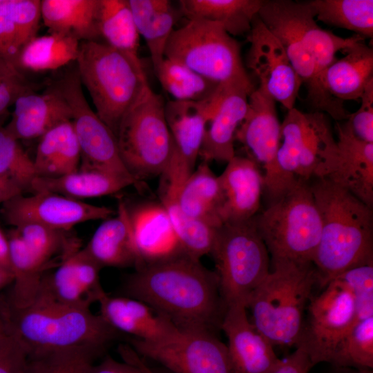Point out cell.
I'll list each match as a JSON object with an SVG mask.
<instances>
[{
  "mask_svg": "<svg viewBox=\"0 0 373 373\" xmlns=\"http://www.w3.org/2000/svg\"><path fill=\"white\" fill-rule=\"evenodd\" d=\"M122 290L180 329L213 331L225 309L216 271L186 254L137 268Z\"/></svg>",
  "mask_w": 373,
  "mask_h": 373,
  "instance_id": "cell-1",
  "label": "cell"
},
{
  "mask_svg": "<svg viewBox=\"0 0 373 373\" xmlns=\"http://www.w3.org/2000/svg\"><path fill=\"white\" fill-rule=\"evenodd\" d=\"M258 15L282 44L296 73L307 90L308 99L315 111L326 113L337 121L349 113L343 102L324 89L321 73L354 43L321 28L307 2L290 0L263 1Z\"/></svg>",
  "mask_w": 373,
  "mask_h": 373,
  "instance_id": "cell-2",
  "label": "cell"
},
{
  "mask_svg": "<svg viewBox=\"0 0 373 373\" xmlns=\"http://www.w3.org/2000/svg\"><path fill=\"white\" fill-rule=\"evenodd\" d=\"M310 186L321 218L312 262L323 287L347 270L373 264L372 207L327 178Z\"/></svg>",
  "mask_w": 373,
  "mask_h": 373,
  "instance_id": "cell-3",
  "label": "cell"
},
{
  "mask_svg": "<svg viewBox=\"0 0 373 373\" xmlns=\"http://www.w3.org/2000/svg\"><path fill=\"white\" fill-rule=\"evenodd\" d=\"M9 309L1 313L6 329L27 351L87 346L102 352L119 335L89 307L61 303L41 290L28 307Z\"/></svg>",
  "mask_w": 373,
  "mask_h": 373,
  "instance_id": "cell-4",
  "label": "cell"
},
{
  "mask_svg": "<svg viewBox=\"0 0 373 373\" xmlns=\"http://www.w3.org/2000/svg\"><path fill=\"white\" fill-rule=\"evenodd\" d=\"M273 269L249 298L255 328L274 345H295L318 274L312 262L272 261Z\"/></svg>",
  "mask_w": 373,
  "mask_h": 373,
  "instance_id": "cell-5",
  "label": "cell"
},
{
  "mask_svg": "<svg viewBox=\"0 0 373 373\" xmlns=\"http://www.w3.org/2000/svg\"><path fill=\"white\" fill-rule=\"evenodd\" d=\"M76 62L95 112L116 136L122 117L149 84L140 58L104 42L85 41L80 42Z\"/></svg>",
  "mask_w": 373,
  "mask_h": 373,
  "instance_id": "cell-6",
  "label": "cell"
},
{
  "mask_svg": "<svg viewBox=\"0 0 373 373\" xmlns=\"http://www.w3.org/2000/svg\"><path fill=\"white\" fill-rule=\"evenodd\" d=\"M281 140L276 160V200L299 180L327 178L338 151L329 120L318 111L288 110L281 124Z\"/></svg>",
  "mask_w": 373,
  "mask_h": 373,
  "instance_id": "cell-7",
  "label": "cell"
},
{
  "mask_svg": "<svg viewBox=\"0 0 373 373\" xmlns=\"http://www.w3.org/2000/svg\"><path fill=\"white\" fill-rule=\"evenodd\" d=\"M254 220L271 261L312 262L321 218L307 182L299 180Z\"/></svg>",
  "mask_w": 373,
  "mask_h": 373,
  "instance_id": "cell-8",
  "label": "cell"
},
{
  "mask_svg": "<svg viewBox=\"0 0 373 373\" xmlns=\"http://www.w3.org/2000/svg\"><path fill=\"white\" fill-rule=\"evenodd\" d=\"M162 96L149 84L126 112L116 137L122 160L138 182L161 175L173 150V140Z\"/></svg>",
  "mask_w": 373,
  "mask_h": 373,
  "instance_id": "cell-9",
  "label": "cell"
},
{
  "mask_svg": "<svg viewBox=\"0 0 373 373\" xmlns=\"http://www.w3.org/2000/svg\"><path fill=\"white\" fill-rule=\"evenodd\" d=\"M164 57L178 61L220 85L254 87L242 60L239 43L217 23L187 20L173 31Z\"/></svg>",
  "mask_w": 373,
  "mask_h": 373,
  "instance_id": "cell-10",
  "label": "cell"
},
{
  "mask_svg": "<svg viewBox=\"0 0 373 373\" xmlns=\"http://www.w3.org/2000/svg\"><path fill=\"white\" fill-rule=\"evenodd\" d=\"M213 255L225 307L235 303L245 305L269 273V256L254 218L223 223L217 231Z\"/></svg>",
  "mask_w": 373,
  "mask_h": 373,
  "instance_id": "cell-11",
  "label": "cell"
},
{
  "mask_svg": "<svg viewBox=\"0 0 373 373\" xmlns=\"http://www.w3.org/2000/svg\"><path fill=\"white\" fill-rule=\"evenodd\" d=\"M323 288L318 296H312L295 344L308 355L314 366L321 362L330 363L339 343L359 320L354 294L341 276Z\"/></svg>",
  "mask_w": 373,
  "mask_h": 373,
  "instance_id": "cell-12",
  "label": "cell"
},
{
  "mask_svg": "<svg viewBox=\"0 0 373 373\" xmlns=\"http://www.w3.org/2000/svg\"><path fill=\"white\" fill-rule=\"evenodd\" d=\"M222 93L220 85L209 98L198 102L171 100L165 104V115L173 140V150L161 175L160 193L175 197L194 171L207 124Z\"/></svg>",
  "mask_w": 373,
  "mask_h": 373,
  "instance_id": "cell-13",
  "label": "cell"
},
{
  "mask_svg": "<svg viewBox=\"0 0 373 373\" xmlns=\"http://www.w3.org/2000/svg\"><path fill=\"white\" fill-rule=\"evenodd\" d=\"M56 86L73 112L72 122L80 149L79 171H99L135 180L122 160L115 133L86 101L77 70L66 74Z\"/></svg>",
  "mask_w": 373,
  "mask_h": 373,
  "instance_id": "cell-14",
  "label": "cell"
},
{
  "mask_svg": "<svg viewBox=\"0 0 373 373\" xmlns=\"http://www.w3.org/2000/svg\"><path fill=\"white\" fill-rule=\"evenodd\" d=\"M131 342L140 356L155 361L173 373H232L227 345L213 331L180 329L161 343L136 338Z\"/></svg>",
  "mask_w": 373,
  "mask_h": 373,
  "instance_id": "cell-15",
  "label": "cell"
},
{
  "mask_svg": "<svg viewBox=\"0 0 373 373\" xmlns=\"http://www.w3.org/2000/svg\"><path fill=\"white\" fill-rule=\"evenodd\" d=\"M236 140L242 144L249 157L263 169V192L271 204L276 198V160L281 141V124L276 102L259 86L249 95L247 111Z\"/></svg>",
  "mask_w": 373,
  "mask_h": 373,
  "instance_id": "cell-16",
  "label": "cell"
},
{
  "mask_svg": "<svg viewBox=\"0 0 373 373\" xmlns=\"http://www.w3.org/2000/svg\"><path fill=\"white\" fill-rule=\"evenodd\" d=\"M247 37L250 44L247 66L258 77L259 87L287 111L294 108L303 82L279 39L258 15Z\"/></svg>",
  "mask_w": 373,
  "mask_h": 373,
  "instance_id": "cell-17",
  "label": "cell"
},
{
  "mask_svg": "<svg viewBox=\"0 0 373 373\" xmlns=\"http://www.w3.org/2000/svg\"><path fill=\"white\" fill-rule=\"evenodd\" d=\"M1 213L15 227L37 223L52 229L69 231L78 223L106 220L114 214L109 207L97 206L49 192L30 196L19 194L2 204Z\"/></svg>",
  "mask_w": 373,
  "mask_h": 373,
  "instance_id": "cell-18",
  "label": "cell"
},
{
  "mask_svg": "<svg viewBox=\"0 0 373 373\" xmlns=\"http://www.w3.org/2000/svg\"><path fill=\"white\" fill-rule=\"evenodd\" d=\"M220 327L228 340L232 373H267L280 361L274 346L251 323L244 303L227 305Z\"/></svg>",
  "mask_w": 373,
  "mask_h": 373,
  "instance_id": "cell-19",
  "label": "cell"
},
{
  "mask_svg": "<svg viewBox=\"0 0 373 373\" xmlns=\"http://www.w3.org/2000/svg\"><path fill=\"white\" fill-rule=\"evenodd\" d=\"M338 151L327 179L364 203L373 204V143L358 139L349 124L336 125Z\"/></svg>",
  "mask_w": 373,
  "mask_h": 373,
  "instance_id": "cell-20",
  "label": "cell"
},
{
  "mask_svg": "<svg viewBox=\"0 0 373 373\" xmlns=\"http://www.w3.org/2000/svg\"><path fill=\"white\" fill-rule=\"evenodd\" d=\"M254 87L222 85L218 104L207 124L199 156L203 161L228 162L235 155L236 131L245 117Z\"/></svg>",
  "mask_w": 373,
  "mask_h": 373,
  "instance_id": "cell-21",
  "label": "cell"
},
{
  "mask_svg": "<svg viewBox=\"0 0 373 373\" xmlns=\"http://www.w3.org/2000/svg\"><path fill=\"white\" fill-rule=\"evenodd\" d=\"M127 210L140 261L138 267L185 254L161 202H144Z\"/></svg>",
  "mask_w": 373,
  "mask_h": 373,
  "instance_id": "cell-22",
  "label": "cell"
},
{
  "mask_svg": "<svg viewBox=\"0 0 373 373\" xmlns=\"http://www.w3.org/2000/svg\"><path fill=\"white\" fill-rule=\"evenodd\" d=\"M218 176L223 223L249 220L258 212L264 189L258 165L249 157L235 155Z\"/></svg>",
  "mask_w": 373,
  "mask_h": 373,
  "instance_id": "cell-23",
  "label": "cell"
},
{
  "mask_svg": "<svg viewBox=\"0 0 373 373\" xmlns=\"http://www.w3.org/2000/svg\"><path fill=\"white\" fill-rule=\"evenodd\" d=\"M100 315L118 332L148 343L168 340L180 330L165 317L141 300L127 296H111L103 290L97 297Z\"/></svg>",
  "mask_w": 373,
  "mask_h": 373,
  "instance_id": "cell-24",
  "label": "cell"
},
{
  "mask_svg": "<svg viewBox=\"0 0 373 373\" xmlns=\"http://www.w3.org/2000/svg\"><path fill=\"white\" fill-rule=\"evenodd\" d=\"M14 106L5 128L18 140L41 137L54 126L73 118L70 105L56 85L42 93L24 94Z\"/></svg>",
  "mask_w": 373,
  "mask_h": 373,
  "instance_id": "cell-25",
  "label": "cell"
},
{
  "mask_svg": "<svg viewBox=\"0 0 373 373\" xmlns=\"http://www.w3.org/2000/svg\"><path fill=\"white\" fill-rule=\"evenodd\" d=\"M84 250L102 268L140 265L127 206L123 201L118 202L117 215L104 220Z\"/></svg>",
  "mask_w": 373,
  "mask_h": 373,
  "instance_id": "cell-26",
  "label": "cell"
},
{
  "mask_svg": "<svg viewBox=\"0 0 373 373\" xmlns=\"http://www.w3.org/2000/svg\"><path fill=\"white\" fill-rule=\"evenodd\" d=\"M321 74L320 80L328 94L340 102L360 99L365 86L373 79V50L363 41L344 51Z\"/></svg>",
  "mask_w": 373,
  "mask_h": 373,
  "instance_id": "cell-27",
  "label": "cell"
},
{
  "mask_svg": "<svg viewBox=\"0 0 373 373\" xmlns=\"http://www.w3.org/2000/svg\"><path fill=\"white\" fill-rule=\"evenodd\" d=\"M99 0H42L41 15L50 32L78 41H97Z\"/></svg>",
  "mask_w": 373,
  "mask_h": 373,
  "instance_id": "cell-28",
  "label": "cell"
},
{
  "mask_svg": "<svg viewBox=\"0 0 373 373\" xmlns=\"http://www.w3.org/2000/svg\"><path fill=\"white\" fill-rule=\"evenodd\" d=\"M33 162L37 177H59L78 171L80 149L72 120L54 126L40 137Z\"/></svg>",
  "mask_w": 373,
  "mask_h": 373,
  "instance_id": "cell-29",
  "label": "cell"
},
{
  "mask_svg": "<svg viewBox=\"0 0 373 373\" xmlns=\"http://www.w3.org/2000/svg\"><path fill=\"white\" fill-rule=\"evenodd\" d=\"M176 200L188 216L218 228L221 218L222 195L218 176L203 161L179 190Z\"/></svg>",
  "mask_w": 373,
  "mask_h": 373,
  "instance_id": "cell-30",
  "label": "cell"
},
{
  "mask_svg": "<svg viewBox=\"0 0 373 373\" xmlns=\"http://www.w3.org/2000/svg\"><path fill=\"white\" fill-rule=\"evenodd\" d=\"M137 183L132 179L106 173L78 170L59 177H36L31 184V192L54 193L78 200L113 194Z\"/></svg>",
  "mask_w": 373,
  "mask_h": 373,
  "instance_id": "cell-31",
  "label": "cell"
},
{
  "mask_svg": "<svg viewBox=\"0 0 373 373\" xmlns=\"http://www.w3.org/2000/svg\"><path fill=\"white\" fill-rule=\"evenodd\" d=\"M262 0H181V13L189 19L215 22L232 37L247 35Z\"/></svg>",
  "mask_w": 373,
  "mask_h": 373,
  "instance_id": "cell-32",
  "label": "cell"
},
{
  "mask_svg": "<svg viewBox=\"0 0 373 373\" xmlns=\"http://www.w3.org/2000/svg\"><path fill=\"white\" fill-rule=\"evenodd\" d=\"M140 35L149 50L154 71L164 59L165 49L174 30L176 12L168 0H128Z\"/></svg>",
  "mask_w": 373,
  "mask_h": 373,
  "instance_id": "cell-33",
  "label": "cell"
},
{
  "mask_svg": "<svg viewBox=\"0 0 373 373\" xmlns=\"http://www.w3.org/2000/svg\"><path fill=\"white\" fill-rule=\"evenodd\" d=\"M79 45L77 39L62 33L36 35L21 48L15 63L22 71L55 70L76 61Z\"/></svg>",
  "mask_w": 373,
  "mask_h": 373,
  "instance_id": "cell-34",
  "label": "cell"
},
{
  "mask_svg": "<svg viewBox=\"0 0 373 373\" xmlns=\"http://www.w3.org/2000/svg\"><path fill=\"white\" fill-rule=\"evenodd\" d=\"M7 237L13 276L10 308L22 309L35 300L44 271L50 265L36 257L15 229H12Z\"/></svg>",
  "mask_w": 373,
  "mask_h": 373,
  "instance_id": "cell-35",
  "label": "cell"
},
{
  "mask_svg": "<svg viewBox=\"0 0 373 373\" xmlns=\"http://www.w3.org/2000/svg\"><path fill=\"white\" fill-rule=\"evenodd\" d=\"M40 19L37 8L27 1L2 0L0 3V57L15 62L24 45L37 35Z\"/></svg>",
  "mask_w": 373,
  "mask_h": 373,
  "instance_id": "cell-36",
  "label": "cell"
},
{
  "mask_svg": "<svg viewBox=\"0 0 373 373\" xmlns=\"http://www.w3.org/2000/svg\"><path fill=\"white\" fill-rule=\"evenodd\" d=\"M99 37L119 51L138 55V33L128 0H99Z\"/></svg>",
  "mask_w": 373,
  "mask_h": 373,
  "instance_id": "cell-37",
  "label": "cell"
},
{
  "mask_svg": "<svg viewBox=\"0 0 373 373\" xmlns=\"http://www.w3.org/2000/svg\"><path fill=\"white\" fill-rule=\"evenodd\" d=\"M308 3L319 21L363 37H372V0H313Z\"/></svg>",
  "mask_w": 373,
  "mask_h": 373,
  "instance_id": "cell-38",
  "label": "cell"
},
{
  "mask_svg": "<svg viewBox=\"0 0 373 373\" xmlns=\"http://www.w3.org/2000/svg\"><path fill=\"white\" fill-rule=\"evenodd\" d=\"M155 73L164 90L175 101L207 99L216 93L220 86L182 63L166 57Z\"/></svg>",
  "mask_w": 373,
  "mask_h": 373,
  "instance_id": "cell-39",
  "label": "cell"
},
{
  "mask_svg": "<svg viewBox=\"0 0 373 373\" xmlns=\"http://www.w3.org/2000/svg\"><path fill=\"white\" fill-rule=\"evenodd\" d=\"M160 202L168 213L184 254L197 260L211 254L219 227L186 214L175 197L160 194Z\"/></svg>",
  "mask_w": 373,
  "mask_h": 373,
  "instance_id": "cell-40",
  "label": "cell"
},
{
  "mask_svg": "<svg viewBox=\"0 0 373 373\" xmlns=\"http://www.w3.org/2000/svg\"><path fill=\"white\" fill-rule=\"evenodd\" d=\"M99 353L87 346L30 350L25 373H90Z\"/></svg>",
  "mask_w": 373,
  "mask_h": 373,
  "instance_id": "cell-41",
  "label": "cell"
},
{
  "mask_svg": "<svg viewBox=\"0 0 373 373\" xmlns=\"http://www.w3.org/2000/svg\"><path fill=\"white\" fill-rule=\"evenodd\" d=\"M330 364L337 367L373 368V316L358 320L339 343Z\"/></svg>",
  "mask_w": 373,
  "mask_h": 373,
  "instance_id": "cell-42",
  "label": "cell"
},
{
  "mask_svg": "<svg viewBox=\"0 0 373 373\" xmlns=\"http://www.w3.org/2000/svg\"><path fill=\"white\" fill-rule=\"evenodd\" d=\"M15 229L30 250L41 262L52 265L58 254L66 257L79 249L75 239L67 237L66 232L37 223H25Z\"/></svg>",
  "mask_w": 373,
  "mask_h": 373,
  "instance_id": "cell-43",
  "label": "cell"
},
{
  "mask_svg": "<svg viewBox=\"0 0 373 373\" xmlns=\"http://www.w3.org/2000/svg\"><path fill=\"white\" fill-rule=\"evenodd\" d=\"M0 175L5 177L23 192L31 191V184L37 177L33 160L15 138L0 124Z\"/></svg>",
  "mask_w": 373,
  "mask_h": 373,
  "instance_id": "cell-44",
  "label": "cell"
},
{
  "mask_svg": "<svg viewBox=\"0 0 373 373\" xmlns=\"http://www.w3.org/2000/svg\"><path fill=\"white\" fill-rule=\"evenodd\" d=\"M33 92L23 71L11 60L0 57V120L21 95Z\"/></svg>",
  "mask_w": 373,
  "mask_h": 373,
  "instance_id": "cell-45",
  "label": "cell"
},
{
  "mask_svg": "<svg viewBox=\"0 0 373 373\" xmlns=\"http://www.w3.org/2000/svg\"><path fill=\"white\" fill-rule=\"evenodd\" d=\"M339 276L354 294L359 320L373 316V264L352 268Z\"/></svg>",
  "mask_w": 373,
  "mask_h": 373,
  "instance_id": "cell-46",
  "label": "cell"
},
{
  "mask_svg": "<svg viewBox=\"0 0 373 373\" xmlns=\"http://www.w3.org/2000/svg\"><path fill=\"white\" fill-rule=\"evenodd\" d=\"M361 104L346 119L354 134L361 140L373 143V79L365 87Z\"/></svg>",
  "mask_w": 373,
  "mask_h": 373,
  "instance_id": "cell-47",
  "label": "cell"
},
{
  "mask_svg": "<svg viewBox=\"0 0 373 373\" xmlns=\"http://www.w3.org/2000/svg\"><path fill=\"white\" fill-rule=\"evenodd\" d=\"M28 351L7 331L0 335V373H25Z\"/></svg>",
  "mask_w": 373,
  "mask_h": 373,
  "instance_id": "cell-48",
  "label": "cell"
},
{
  "mask_svg": "<svg viewBox=\"0 0 373 373\" xmlns=\"http://www.w3.org/2000/svg\"><path fill=\"white\" fill-rule=\"evenodd\" d=\"M313 367L308 355L301 349L296 348L287 357L280 359L267 373H309Z\"/></svg>",
  "mask_w": 373,
  "mask_h": 373,
  "instance_id": "cell-49",
  "label": "cell"
},
{
  "mask_svg": "<svg viewBox=\"0 0 373 373\" xmlns=\"http://www.w3.org/2000/svg\"><path fill=\"white\" fill-rule=\"evenodd\" d=\"M90 373H145L139 367L124 361L119 362L107 356L97 365H93Z\"/></svg>",
  "mask_w": 373,
  "mask_h": 373,
  "instance_id": "cell-50",
  "label": "cell"
},
{
  "mask_svg": "<svg viewBox=\"0 0 373 373\" xmlns=\"http://www.w3.org/2000/svg\"><path fill=\"white\" fill-rule=\"evenodd\" d=\"M119 352L124 361L135 364L145 373H156L146 365L131 347L121 346L119 347Z\"/></svg>",
  "mask_w": 373,
  "mask_h": 373,
  "instance_id": "cell-51",
  "label": "cell"
},
{
  "mask_svg": "<svg viewBox=\"0 0 373 373\" xmlns=\"http://www.w3.org/2000/svg\"><path fill=\"white\" fill-rule=\"evenodd\" d=\"M0 268L12 274L8 237L0 228Z\"/></svg>",
  "mask_w": 373,
  "mask_h": 373,
  "instance_id": "cell-52",
  "label": "cell"
},
{
  "mask_svg": "<svg viewBox=\"0 0 373 373\" xmlns=\"http://www.w3.org/2000/svg\"><path fill=\"white\" fill-rule=\"evenodd\" d=\"M23 193L22 189L12 182H0V204Z\"/></svg>",
  "mask_w": 373,
  "mask_h": 373,
  "instance_id": "cell-53",
  "label": "cell"
},
{
  "mask_svg": "<svg viewBox=\"0 0 373 373\" xmlns=\"http://www.w3.org/2000/svg\"><path fill=\"white\" fill-rule=\"evenodd\" d=\"M332 366L333 368L327 373H373V371L371 369Z\"/></svg>",
  "mask_w": 373,
  "mask_h": 373,
  "instance_id": "cell-54",
  "label": "cell"
},
{
  "mask_svg": "<svg viewBox=\"0 0 373 373\" xmlns=\"http://www.w3.org/2000/svg\"><path fill=\"white\" fill-rule=\"evenodd\" d=\"M13 281L12 274L0 268V290Z\"/></svg>",
  "mask_w": 373,
  "mask_h": 373,
  "instance_id": "cell-55",
  "label": "cell"
},
{
  "mask_svg": "<svg viewBox=\"0 0 373 373\" xmlns=\"http://www.w3.org/2000/svg\"><path fill=\"white\" fill-rule=\"evenodd\" d=\"M5 332H6V329L3 316H2L1 309H0V335L4 334Z\"/></svg>",
  "mask_w": 373,
  "mask_h": 373,
  "instance_id": "cell-56",
  "label": "cell"
}]
</instances>
